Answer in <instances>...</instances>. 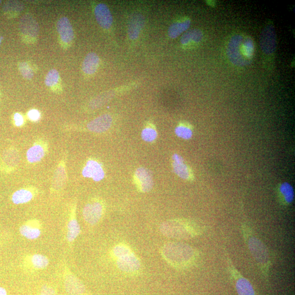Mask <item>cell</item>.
<instances>
[{"label": "cell", "instance_id": "obj_1", "mask_svg": "<svg viewBox=\"0 0 295 295\" xmlns=\"http://www.w3.org/2000/svg\"><path fill=\"white\" fill-rule=\"evenodd\" d=\"M243 238L250 254L260 272L265 278L269 277L272 260L268 246L248 225L244 223L241 227Z\"/></svg>", "mask_w": 295, "mask_h": 295}, {"label": "cell", "instance_id": "obj_2", "mask_svg": "<svg viewBox=\"0 0 295 295\" xmlns=\"http://www.w3.org/2000/svg\"><path fill=\"white\" fill-rule=\"evenodd\" d=\"M162 255L168 263L177 269H187L196 265L200 258L198 251L182 242H171L162 248Z\"/></svg>", "mask_w": 295, "mask_h": 295}, {"label": "cell", "instance_id": "obj_3", "mask_svg": "<svg viewBox=\"0 0 295 295\" xmlns=\"http://www.w3.org/2000/svg\"><path fill=\"white\" fill-rule=\"evenodd\" d=\"M255 47L251 37L245 34L233 36L226 48V53L231 63L239 67L249 65L253 61Z\"/></svg>", "mask_w": 295, "mask_h": 295}, {"label": "cell", "instance_id": "obj_4", "mask_svg": "<svg viewBox=\"0 0 295 295\" xmlns=\"http://www.w3.org/2000/svg\"><path fill=\"white\" fill-rule=\"evenodd\" d=\"M160 229L166 237L178 240H188L201 236L206 228L195 221L174 219L161 223Z\"/></svg>", "mask_w": 295, "mask_h": 295}, {"label": "cell", "instance_id": "obj_5", "mask_svg": "<svg viewBox=\"0 0 295 295\" xmlns=\"http://www.w3.org/2000/svg\"><path fill=\"white\" fill-rule=\"evenodd\" d=\"M226 264L228 273L234 282L238 295H256L253 285L249 280L243 276L228 257L226 258Z\"/></svg>", "mask_w": 295, "mask_h": 295}, {"label": "cell", "instance_id": "obj_6", "mask_svg": "<svg viewBox=\"0 0 295 295\" xmlns=\"http://www.w3.org/2000/svg\"><path fill=\"white\" fill-rule=\"evenodd\" d=\"M260 47L262 52L266 56L274 54L276 49V34L273 25H266L261 32Z\"/></svg>", "mask_w": 295, "mask_h": 295}, {"label": "cell", "instance_id": "obj_7", "mask_svg": "<svg viewBox=\"0 0 295 295\" xmlns=\"http://www.w3.org/2000/svg\"><path fill=\"white\" fill-rule=\"evenodd\" d=\"M104 214V205L98 199H93L85 206L83 211L84 220L90 225H95L101 220Z\"/></svg>", "mask_w": 295, "mask_h": 295}, {"label": "cell", "instance_id": "obj_8", "mask_svg": "<svg viewBox=\"0 0 295 295\" xmlns=\"http://www.w3.org/2000/svg\"><path fill=\"white\" fill-rule=\"evenodd\" d=\"M134 180L137 189L141 193H148L153 188V177L150 171L147 169L138 168L135 172Z\"/></svg>", "mask_w": 295, "mask_h": 295}, {"label": "cell", "instance_id": "obj_9", "mask_svg": "<svg viewBox=\"0 0 295 295\" xmlns=\"http://www.w3.org/2000/svg\"><path fill=\"white\" fill-rule=\"evenodd\" d=\"M117 264L123 272L135 273L141 268V262L134 252L117 258Z\"/></svg>", "mask_w": 295, "mask_h": 295}, {"label": "cell", "instance_id": "obj_10", "mask_svg": "<svg viewBox=\"0 0 295 295\" xmlns=\"http://www.w3.org/2000/svg\"><path fill=\"white\" fill-rule=\"evenodd\" d=\"M172 165L174 172L179 177L188 181H192L194 179L193 171L185 163L182 157L174 154L172 157Z\"/></svg>", "mask_w": 295, "mask_h": 295}, {"label": "cell", "instance_id": "obj_11", "mask_svg": "<svg viewBox=\"0 0 295 295\" xmlns=\"http://www.w3.org/2000/svg\"><path fill=\"white\" fill-rule=\"evenodd\" d=\"M20 162V155L18 151L14 148H9L2 153L0 165L4 172H11L17 168Z\"/></svg>", "mask_w": 295, "mask_h": 295}, {"label": "cell", "instance_id": "obj_12", "mask_svg": "<svg viewBox=\"0 0 295 295\" xmlns=\"http://www.w3.org/2000/svg\"><path fill=\"white\" fill-rule=\"evenodd\" d=\"M94 13L99 26L106 30L111 27L113 22V16L110 9L106 4H98L95 7Z\"/></svg>", "mask_w": 295, "mask_h": 295}, {"label": "cell", "instance_id": "obj_13", "mask_svg": "<svg viewBox=\"0 0 295 295\" xmlns=\"http://www.w3.org/2000/svg\"><path fill=\"white\" fill-rule=\"evenodd\" d=\"M82 175L85 178H92L95 182H99L104 178L105 172L101 164L96 160L90 159L85 165Z\"/></svg>", "mask_w": 295, "mask_h": 295}, {"label": "cell", "instance_id": "obj_14", "mask_svg": "<svg viewBox=\"0 0 295 295\" xmlns=\"http://www.w3.org/2000/svg\"><path fill=\"white\" fill-rule=\"evenodd\" d=\"M112 123V117L108 114H105L94 119V120L88 123L87 128L90 132L103 133L110 128Z\"/></svg>", "mask_w": 295, "mask_h": 295}, {"label": "cell", "instance_id": "obj_15", "mask_svg": "<svg viewBox=\"0 0 295 295\" xmlns=\"http://www.w3.org/2000/svg\"><path fill=\"white\" fill-rule=\"evenodd\" d=\"M203 37L202 30L198 28H194L184 33L180 40V44L184 49H192L200 44Z\"/></svg>", "mask_w": 295, "mask_h": 295}, {"label": "cell", "instance_id": "obj_16", "mask_svg": "<svg viewBox=\"0 0 295 295\" xmlns=\"http://www.w3.org/2000/svg\"><path fill=\"white\" fill-rule=\"evenodd\" d=\"M191 20L188 17L179 18L172 23L168 30L169 36L172 39H175L180 35L187 31L191 25Z\"/></svg>", "mask_w": 295, "mask_h": 295}, {"label": "cell", "instance_id": "obj_17", "mask_svg": "<svg viewBox=\"0 0 295 295\" xmlns=\"http://www.w3.org/2000/svg\"><path fill=\"white\" fill-rule=\"evenodd\" d=\"M21 234L29 240L37 239L41 234V224L35 220L28 221L20 228Z\"/></svg>", "mask_w": 295, "mask_h": 295}, {"label": "cell", "instance_id": "obj_18", "mask_svg": "<svg viewBox=\"0 0 295 295\" xmlns=\"http://www.w3.org/2000/svg\"><path fill=\"white\" fill-rule=\"evenodd\" d=\"M144 25L145 18L142 14H136L130 18L128 25L127 34L131 40L135 41L138 39Z\"/></svg>", "mask_w": 295, "mask_h": 295}, {"label": "cell", "instance_id": "obj_19", "mask_svg": "<svg viewBox=\"0 0 295 295\" xmlns=\"http://www.w3.org/2000/svg\"><path fill=\"white\" fill-rule=\"evenodd\" d=\"M57 30L62 41L69 44L74 40V32L72 25L67 17L60 19L57 23Z\"/></svg>", "mask_w": 295, "mask_h": 295}, {"label": "cell", "instance_id": "obj_20", "mask_svg": "<svg viewBox=\"0 0 295 295\" xmlns=\"http://www.w3.org/2000/svg\"><path fill=\"white\" fill-rule=\"evenodd\" d=\"M20 28L23 34L26 36L36 37L39 34V25L30 16L26 15L21 19Z\"/></svg>", "mask_w": 295, "mask_h": 295}, {"label": "cell", "instance_id": "obj_21", "mask_svg": "<svg viewBox=\"0 0 295 295\" xmlns=\"http://www.w3.org/2000/svg\"><path fill=\"white\" fill-rule=\"evenodd\" d=\"M67 179L66 173V163L64 158L62 159L55 171L53 180H52V187L55 190H59L63 188Z\"/></svg>", "mask_w": 295, "mask_h": 295}, {"label": "cell", "instance_id": "obj_22", "mask_svg": "<svg viewBox=\"0 0 295 295\" xmlns=\"http://www.w3.org/2000/svg\"><path fill=\"white\" fill-rule=\"evenodd\" d=\"M47 151L46 145L43 142H36L28 149L26 158L30 163H36L44 158Z\"/></svg>", "mask_w": 295, "mask_h": 295}, {"label": "cell", "instance_id": "obj_23", "mask_svg": "<svg viewBox=\"0 0 295 295\" xmlns=\"http://www.w3.org/2000/svg\"><path fill=\"white\" fill-rule=\"evenodd\" d=\"M75 209L76 207L74 206L71 209L70 218L68 224L66 238L69 242H73L77 239L80 232V225L75 217Z\"/></svg>", "mask_w": 295, "mask_h": 295}, {"label": "cell", "instance_id": "obj_24", "mask_svg": "<svg viewBox=\"0 0 295 295\" xmlns=\"http://www.w3.org/2000/svg\"><path fill=\"white\" fill-rule=\"evenodd\" d=\"M278 195L280 203L284 206L290 205L295 197L293 187L287 182L280 184L278 188Z\"/></svg>", "mask_w": 295, "mask_h": 295}, {"label": "cell", "instance_id": "obj_25", "mask_svg": "<svg viewBox=\"0 0 295 295\" xmlns=\"http://www.w3.org/2000/svg\"><path fill=\"white\" fill-rule=\"evenodd\" d=\"M99 56L95 53L88 54L83 60L82 70L88 75H92L97 72L99 65Z\"/></svg>", "mask_w": 295, "mask_h": 295}, {"label": "cell", "instance_id": "obj_26", "mask_svg": "<svg viewBox=\"0 0 295 295\" xmlns=\"http://www.w3.org/2000/svg\"><path fill=\"white\" fill-rule=\"evenodd\" d=\"M65 284L66 290L71 295H80L85 292L83 284L74 275H68L66 278Z\"/></svg>", "mask_w": 295, "mask_h": 295}, {"label": "cell", "instance_id": "obj_27", "mask_svg": "<svg viewBox=\"0 0 295 295\" xmlns=\"http://www.w3.org/2000/svg\"><path fill=\"white\" fill-rule=\"evenodd\" d=\"M122 92V90L119 89L116 90H113L112 91H108L106 93H104L103 94L99 95V96L93 99V100L89 103V108L92 109H95L100 107L103 104L107 102L109 99H112L116 94L120 93Z\"/></svg>", "mask_w": 295, "mask_h": 295}, {"label": "cell", "instance_id": "obj_28", "mask_svg": "<svg viewBox=\"0 0 295 295\" xmlns=\"http://www.w3.org/2000/svg\"><path fill=\"white\" fill-rule=\"evenodd\" d=\"M34 197V195L30 190L22 189L13 193L12 201L16 204H25L30 202Z\"/></svg>", "mask_w": 295, "mask_h": 295}, {"label": "cell", "instance_id": "obj_29", "mask_svg": "<svg viewBox=\"0 0 295 295\" xmlns=\"http://www.w3.org/2000/svg\"><path fill=\"white\" fill-rule=\"evenodd\" d=\"M175 134L180 139L189 140L193 135L192 126L186 122L180 123L175 128Z\"/></svg>", "mask_w": 295, "mask_h": 295}, {"label": "cell", "instance_id": "obj_30", "mask_svg": "<svg viewBox=\"0 0 295 295\" xmlns=\"http://www.w3.org/2000/svg\"><path fill=\"white\" fill-rule=\"evenodd\" d=\"M141 136L145 141L153 142L158 137V132L153 123H148L143 129Z\"/></svg>", "mask_w": 295, "mask_h": 295}, {"label": "cell", "instance_id": "obj_31", "mask_svg": "<svg viewBox=\"0 0 295 295\" xmlns=\"http://www.w3.org/2000/svg\"><path fill=\"white\" fill-rule=\"evenodd\" d=\"M33 267L36 269H46L49 264V260L47 257L41 254H34L31 258Z\"/></svg>", "mask_w": 295, "mask_h": 295}, {"label": "cell", "instance_id": "obj_32", "mask_svg": "<svg viewBox=\"0 0 295 295\" xmlns=\"http://www.w3.org/2000/svg\"><path fill=\"white\" fill-rule=\"evenodd\" d=\"M59 78L60 75L58 71L55 69L50 70L46 77L45 83L47 86L49 87L54 86L58 83Z\"/></svg>", "mask_w": 295, "mask_h": 295}, {"label": "cell", "instance_id": "obj_33", "mask_svg": "<svg viewBox=\"0 0 295 295\" xmlns=\"http://www.w3.org/2000/svg\"><path fill=\"white\" fill-rule=\"evenodd\" d=\"M131 252L132 250L130 247L125 245H118L114 247L113 250V255L116 259Z\"/></svg>", "mask_w": 295, "mask_h": 295}, {"label": "cell", "instance_id": "obj_34", "mask_svg": "<svg viewBox=\"0 0 295 295\" xmlns=\"http://www.w3.org/2000/svg\"><path fill=\"white\" fill-rule=\"evenodd\" d=\"M19 69L24 78L27 79H31L34 77V71L31 68L29 65L25 62L19 64Z\"/></svg>", "mask_w": 295, "mask_h": 295}, {"label": "cell", "instance_id": "obj_35", "mask_svg": "<svg viewBox=\"0 0 295 295\" xmlns=\"http://www.w3.org/2000/svg\"><path fill=\"white\" fill-rule=\"evenodd\" d=\"M27 116L28 119L32 122H36L40 120L41 114L39 111L36 109H31L28 112Z\"/></svg>", "mask_w": 295, "mask_h": 295}, {"label": "cell", "instance_id": "obj_36", "mask_svg": "<svg viewBox=\"0 0 295 295\" xmlns=\"http://www.w3.org/2000/svg\"><path fill=\"white\" fill-rule=\"evenodd\" d=\"M14 122L16 126L18 127L22 126L25 123L23 117L20 113H16L14 115Z\"/></svg>", "mask_w": 295, "mask_h": 295}, {"label": "cell", "instance_id": "obj_37", "mask_svg": "<svg viewBox=\"0 0 295 295\" xmlns=\"http://www.w3.org/2000/svg\"><path fill=\"white\" fill-rule=\"evenodd\" d=\"M41 295H56V294L53 289L46 286L42 288Z\"/></svg>", "mask_w": 295, "mask_h": 295}, {"label": "cell", "instance_id": "obj_38", "mask_svg": "<svg viewBox=\"0 0 295 295\" xmlns=\"http://www.w3.org/2000/svg\"><path fill=\"white\" fill-rule=\"evenodd\" d=\"M206 3L209 6L211 7H215L216 6V2L215 1H212V0L206 1Z\"/></svg>", "mask_w": 295, "mask_h": 295}, {"label": "cell", "instance_id": "obj_39", "mask_svg": "<svg viewBox=\"0 0 295 295\" xmlns=\"http://www.w3.org/2000/svg\"><path fill=\"white\" fill-rule=\"evenodd\" d=\"M0 295H7L6 290L3 288L0 287Z\"/></svg>", "mask_w": 295, "mask_h": 295}, {"label": "cell", "instance_id": "obj_40", "mask_svg": "<svg viewBox=\"0 0 295 295\" xmlns=\"http://www.w3.org/2000/svg\"><path fill=\"white\" fill-rule=\"evenodd\" d=\"M1 39H0V45H1Z\"/></svg>", "mask_w": 295, "mask_h": 295}, {"label": "cell", "instance_id": "obj_41", "mask_svg": "<svg viewBox=\"0 0 295 295\" xmlns=\"http://www.w3.org/2000/svg\"><path fill=\"white\" fill-rule=\"evenodd\" d=\"M1 2H2V1H0V4H1Z\"/></svg>", "mask_w": 295, "mask_h": 295}]
</instances>
